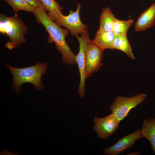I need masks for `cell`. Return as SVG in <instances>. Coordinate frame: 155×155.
Here are the masks:
<instances>
[{"label": "cell", "instance_id": "cell-10", "mask_svg": "<svg viewBox=\"0 0 155 155\" xmlns=\"http://www.w3.org/2000/svg\"><path fill=\"white\" fill-rule=\"evenodd\" d=\"M155 24V3L152 4L140 16L135 26L136 31H143Z\"/></svg>", "mask_w": 155, "mask_h": 155}, {"label": "cell", "instance_id": "cell-16", "mask_svg": "<svg viewBox=\"0 0 155 155\" xmlns=\"http://www.w3.org/2000/svg\"><path fill=\"white\" fill-rule=\"evenodd\" d=\"M134 23L131 19L121 20L117 18L113 24V32L116 35H127L128 30Z\"/></svg>", "mask_w": 155, "mask_h": 155}, {"label": "cell", "instance_id": "cell-1", "mask_svg": "<svg viewBox=\"0 0 155 155\" xmlns=\"http://www.w3.org/2000/svg\"><path fill=\"white\" fill-rule=\"evenodd\" d=\"M42 4L35 8L33 12L36 22L40 23L49 33L47 41L49 43H55L56 49L62 55V61L70 65L76 63L75 56L71 51L65 40L69 30L63 29L51 20Z\"/></svg>", "mask_w": 155, "mask_h": 155}, {"label": "cell", "instance_id": "cell-7", "mask_svg": "<svg viewBox=\"0 0 155 155\" xmlns=\"http://www.w3.org/2000/svg\"><path fill=\"white\" fill-rule=\"evenodd\" d=\"M93 121V129L97 133V137L106 140L117 130L121 121L112 113L102 118L95 116Z\"/></svg>", "mask_w": 155, "mask_h": 155}, {"label": "cell", "instance_id": "cell-13", "mask_svg": "<svg viewBox=\"0 0 155 155\" xmlns=\"http://www.w3.org/2000/svg\"><path fill=\"white\" fill-rule=\"evenodd\" d=\"M112 49L121 51L125 53L130 58L133 60L135 59L127 35H115L112 44Z\"/></svg>", "mask_w": 155, "mask_h": 155}, {"label": "cell", "instance_id": "cell-12", "mask_svg": "<svg viewBox=\"0 0 155 155\" xmlns=\"http://www.w3.org/2000/svg\"><path fill=\"white\" fill-rule=\"evenodd\" d=\"M140 133L142 137L149 141L152 150L155 154V117L143 121Z\"/></svg>", "mask_w": 155, "mask_h": 155}, {"label": "cell", "instance_id": "cell-19", "mask_svg": "<svg viewBox=\"0 0 155 155\" xmlns=\"http://www.w3.org/2000/svg\"><path fill=\"white\" fill-rule=\"evenodd\" d=\"M127 155H141L140 152L138 151L128 153Z\"/></svg>", "mask_w": 155, "mask_h": 155}, {"label": "cell", "instance_id": "cell-14", "mask_svg": "<svg viewBox=\"0 0 155 155\" xmlns=\"http://www.w3.org/2000/svg\"><path fill=\"white\" fill-rule=\"evenodd\" d=\"M45 9L48 11L50 18L55 21L63 15L62 8L55 0H40Z\"/></svg>", "mask_w": 155, "mask_h": 155}, {"label": "cell", "instance_id": "cell-3", "mask_svg": "<svg viewBox=\"0 0 155 155\" xmlns=\"http://www.w3.org/2000/svg\"><path fill=\"white\" fill-rule=\"evenodd\" d=\"M28 29L24 22L16 16L7 17L0 14V32L8 36L10 41L5 46L9 50L18 47L26 42L24 36Z\"/></svg>", "mask_w": 155, "mask_h": 155}, {"label": "cell", "instance_id": "cell-18", "mask_svg": "<svg viewBox=\"0 0 155 155\" xmlns=\"http://www.w3.org/2000/svg\"><path fill=\"white\" fill-rule=\"evenodd\" d=\"M32 6L36 8L42 3L40 0H24Z\"/></svg>", "mask_w": 155, "mask_h": 155}, {"label": "cell", "instance_id": "cell-20", "mask_svg": "<svg viewBox=\"0 0 155 155\" xmlns=\"http://www.w3.org/2000/svg\"></svg>", "mask_w": 155, "mask_h": 155}, {"label": "cell", "instance_id": "cell-15", "mask_svg": "<svg viewBox=\"0 0 155 155\" xmlns=\"http://www.w3.org/2000/svg\"><path fill=\"white\" fill-rule=\"evenodd\" d=\"M116 18L108 7L103 8L100 17V28L106 31L113 32V23Z\"/></svg>", "mask_w": 155, "mask_h": 155}, {"label": "cell", "instance_id": "cell-11", "mask_svg": "<svg viewBox=\"0 0 155 155\" xmlns=\"http://www.w3.org/2000/svg\"><path fill=\"white\" fill-rule=\"evenodd\" d=\"M115 36L113 32L106 31L99 28L93 41L103 51L107 49H112V44Z\"/></svg>", "mask_w": 155, "mask_h": 155}, {"label": "cell", "instance_id": "cell-9", "mask_svg": "<svg viewBox=\"0 0 155 155\" xmlns=\"http://www.w3.org/2000/svg\"><path fill=\"white\" fill-rule=\"evenodd\" d=\"M140 128L127 135L121 137L115 144L104 149L102 153L105 155H118L125 152L132 147L138 139L142 137Z\"/></svg>", "mask_w": 155, "mask_h": 155}, {"label": "cell", "instance_id": "cell-4", "mask_svg": "<svg viewBox=\"0 0 155 155\" xmlns=\"http://www.w3.org/2000/svg\"><path fill=\"white\" fill-rule=\"evenodd\" d=\"M147 96L144 93L137 94L129 97L119 96L114 98L109 108L115 116L121 121L128 115L131 109L142 103Z\"/></svg>", "mask_w": 155, "mask_h": 155}, {"label": "cell", "instance_id": "cell-2", "mask_svg": "<svg viewBox=\"0 0 155 155\" xmlns=\"http://www.w3.org/2000/svg\"><path fill=\"white\" fill-rule=\"evenodd\" d=\"M3 63L9 68L13 76L11 90L17 94L22 89L21 85L26 83H31L37 90H42L45 86L42 83V76L46 73L48 67L46 63L39 62L32 66L24 68H17Z\"/></svg>", "mask_w": 155, "mask_h": 155}, {"label": "cell", "instance_id": "cell-6", "mask_svg": "<svg viewBox=\"0 0 155 155\" xmlns=\"http://www.w3.org/2000/svg\"><path fill=\"white\" fill-rule=\"evenodd\" d=\"M76 10L74 11L69 10V14L67 16L63 15L55 22L60 26H63L68 29L71 35L76 36L82 34L87 30V26L81 22L80 18V11L81 7L78 3Z\"/></svg>", "mask_w": 155, "mask_h": 155}, {"label": "cell", "instance_id": "cell-17", "mask_svg": "<svg viewBox=\"0 0 155 155\" xmlns=\"http://www.w3.org/2000/svg\"><path fill=\"white\" fill-rule=\"evenodd\" d=\"M15 12L23 10L33 12L35 8L24 0H4Z\"/></svg>", "mask_w": 155, "mask_h": 155}, {"label": "cell", "instance_id": "cell-8", "mask_svg": "<svg viewBox=\"0 0 155 155\" xmlns=\"http://www.w3.org/2000/svg\"><path fill=\"white\" fill-rule=\"evenodd\" d=\"M76 36L79 43V50L75 56V60L78 67L80 79L78 91L79 96L83 97L85 95V80L86 78L85 52L87 42L90 38L89 31L87 30L81 34L80 36L76 35Z\"/></svg>", "mask_w": 155, "mask_h": 155}, {"label": "cell", "instance_id": "cell-5", "mask_svg": "<svg viewBox=\"0 0 155 155\" xmlns=\"http://www.w3.org/2000/svg\"><path fill=\"white\" fill-rule=\"evenodd\" d=\"M103 51L88 39L86 43L85 52L86 78L91 76L94 72L98 71L103 65L102 60Z\"/></svg>", "mask_w": 155, "mask_h": 155}]
</instances>
